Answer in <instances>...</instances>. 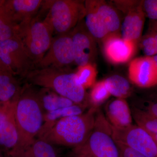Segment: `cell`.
Listing matches in <instances>:
<instances>
[{
    "label": "cell",
    "instance_id": "cell-1",
    "mask_svg": "<svg viewBox=\"0 0 157 157\" xmlns=\"http://www.w3.org/2000/svg\"><path fill=\"white\" fill-rule=\"evenodd\" d=\"M44 112L33 86H22L15 104V122L18 140L11 157H21L38 136L44 122Z\"/></svg>",
    "mask_w": 157,
    "mask_h": 157
},
{
    "label": "cell",
    "instance_id": "cell-2",
    "mask_svg": "<svg viewBox=\"0 0 157 157\" xmlns=\"http://www.w3.org/2000/svg\"><path fill=\"white\" fill-rule=\"evenodd\" d=\"M24 78L29 84L51 90L75 104H89L85 89L78 82L76 73L67 68H36Z\"/></svg>",
    "mask_w": 157,
    "mask_h": 157
},
{
    "label": "cell",
    "instance_id": "cell-3",
    "mask_svg": "<svg viewBox=\"0 0 157 157\" xmlns=\"http://www.w3.org/2000/svg\"><path fill=\"white\" fill-rule=\"evenodd\" d=\"M98 109L90 107L82 114L61 119L40 138L45 139L53 145L73 148L80 146L87 140L92 132Z\"/></svg>",
    "mask_w": 157,
    "mask_h": 157
},
{
    "label": "cell",
    "instance_id": "cell-4",
    "mask_svg": "<svg viewBox=\"0 0 157 157\" xmlns=\"http://www.w3.org/2000/svg\"><path fill=\"white\" fill-rule=\"evenodd\" d=\"M73 157H121L111 125L105 115L98 108L94 126L87 140L73 148Z\"/></svg>",
    "mask_w": 157,
    "mask_h": 157
},
{
    "label": "cell",
    "instance_id": "cell-5",
    "mask_svg": "<svg viewBox=\"0 0 157 157\" xmlns=\"http://www.w3.org/2000/svg\"><path fill=\"white\" fill-rule=\"evenodd\" d=\"M17 36L31 58L37 64L48 51L54 33L47 17L43 21L33 19L17 25Z\"/></svg>",
    "mask_w": 157,
    "mask_h": 157
},
{
    "label": "cell",
    "instance_id": "cell-6",
    "mask_svg": "<svg viewBox=\"0 0 157 157\" xmlns=\"http://www.w3.org/2000/svg\"><path fill=\"white\" fill-rule=\"evenodd\" d=\"M46 17L57 35L68 33L85 17V2L77 0L50 1Z\"/></svg>",
    "mask_w": 157,
    "mask_h": 157
},
{
    "label": "cell",
    "instance_id": "cell-7",
    "mask_svg": "<svg viewBox=\"0 0 157 157\" xmlns=\"http://www.w3.org/2000/svg\"><path fill=\"white\" fill-rule=\"evenodd\" d=\"M0 59L14 75L24 78L36 68V63L17 37L0 40Z\"/></svg>",
    "mask_w": 157,
    "mask_h": 157
},
{
    "label": "cell",
    "instance_id": "cell-8",
    "mask_svg": "<svg viewBox=\"0 0 157 157\" xmlns=\"http://www.w3.org/2000/svg\"><path fill=\"white\" fill-rule=\"evenodd\" d=\"M111 128L113 137L116 141L123 144L145 157H157L156 144L145 129L137 124L123 128L111 125Z\"/></svg>",
    "mask_w": 157,
    "mask_h": 157
},
{
    "label": "cell",
    "instance_id": "cell-9",
    "mask_svg": "<svg viewBox=\"0 0 157 157\" xmlns=\"http://www.w3.org/2000/svg\"><path fill=\"white\" fill-rule=\"evenodd\" d=\"M73 63V42L71 34L68 33L53 37L49 49L37 63L36 68H67Z\"/></svg>",
    "mask_w": 157,
    "mask_h": 157
},
{
    "label": "cell",
    "instance_id": "cell-10",
    "mask_svg": "<svg viewBox=\"0 0 157 157\" xmlns=\"http://www.w3.org/2000/svg\"><path fill=\"white\" fill-rule=\"evenodd\" d=\"M81 21L71 33L74 51V63L78 67L92 64L96 53L95 39Z\"/></svg>",
    "mask_w": 157,
    "mask_h": 157
},
{
    "label": "cell",
    "instance_id": "cell-11",
    "mask_svg": "<svg viewBox=\"0 0 157 157\" xmlns=\"http://www.w3.org/2000/svg\"><path fill=\"white\" fill-rule=\"evenodd\" d=\"M130 80L142 88L157 86V66L152 56L138 57L130 63L128 69Z\"/></svg>",
    "mask_w": 157,
    "mask_h": 157
},
{
    "label": "cell",
    "instance_id": "cell-12",
    "mask_svg": "<svg viewBox=\"0 0 157 157\" xmlns=\"http://www.w3.org/2000/svg\"><path fill=\"white\" fill-rule=\"evenodd\" d=\"M105 56L111 63H123L135 55L137 43L124 39L119 34H111L102 41Z\"/></svg>",
    "mask_w": 157,
    "mask_h": 157
},
{
    "label": "cell",
    "instance_id": "cell-13",
    "mask_svg": "<svg viewBox=\"0 0 157 157\" xmlns=\"http://www.w3.org/2000/svg\"><path fill=\"white\" fill-rule=\"evenodd\" d=\"M44 2L42 0H3L5 11L17 25L33 19Z\"/></svg>",
    "mask_w": 157,
    "mask_h": 157
},
{
    "label": "cell",
    "instance_id": "cell-14",
    "mask_svg": "<svg viewBox=\"0 0 157 157\" xmlns=\"http://www.w3.org/2000/svg\"><path fill=\"white\" fill-rule=\"evenodd\" d=\"M142 4L127 13L121 27L123 39L136 43L141 39L145 17Z\"/></svg>",
    "mask_w": 157,
    "mask_h": 157
},
{
    "label": "cell",
    "instance_id": "cell-15",
    "mask_svg": "<svg viewBox=\"0 0 157 157\" xmlns=\"http://www.w3.org/2000/svg\"><path fill=\"white\" fill-rule=\"evenodd\" d=\"M105 109V117L112 126L123 128L133 124L131 107L126 99L116 98L109 101Z\"/></svg>",
    "mask_w": 157,
    "mask_h": 157
},
{
    "label": "cell",
    "instance_id": "cell-16",
    "mask_svg": "<svg viewBox=\"0 0 157 157\" xmlns=\"http://www.w3.org/2000/svg\"><path fill=\"white\" fill-rule=\"evenodd\" d=\"M15 104L0 126V150L5 157L12 156L18 140L14 115Z\"/></svg>",
    "mask_w": 157,
    "mask_h": 157
},
{
    "label": "cell",
    "instance_id": "cell-17",
    "mask_svg": "<svg viewBox=\"0 0 157 157\" xmlns=\"http://www.w3.org/2000/svg\"><path fill=\"white\" fill-rule=\"evenodd\" d=\"M88 107L86 104H75L63 108L45 113L44 114V122L37 137L41 138L58 121L68 117L82 114Z\"/></svg>",
    "mask_w": 157,
    "mask_h": 157
},
{
    "label": "cell",
    "instance_id": "cell-18",
    "mask_svg": "<svg viewBox=\"0 0 157 157\" xmlns=\"http://www.w3.org/2000/svg\"><path fill=\"white\" fill-rule=\"evenodd\" d=\"M86 14L85 25L88 31L95 39L102 41L110 34L101 17L91 4L90 1H85Z\"/></svg>",
    "mask_w": 157,
    "mask_h": 157
},
{
    "label": "cell",
    "instance_id": "cell-19",
    "mask_svg": "<svg viewBox=\"0 0 157 157\" xmlns=\"http://www.w3.org/2000/svg\"><path fill=\"white\" fill-rule=\"evenodd\" d=\"M110 34H119L121 22L115 9L102 1H90Z\"/></svg>",
    "mask_w": 157,
    "mask_h": 157
},
{
    "label": "cell",
    "instance_id": "cell-20",
    "mask_svg": "<svg viewBox=\"0 0 157 157\" xmlns=\"http://www.w3.org/2000/svg\"><path fill=\"white\" fill-rule=\"evenodd\" d=\"M37 93L44 113L75 104L70 99L48 89L40 88V89L37 90Z\"/></svg>",
    "mask_w": 157,
    "mask_h": 157
},
{
    "label": "cell",
    "instance_id": "cell-21",
    "mask_svg": "<svg viewBox=\"0 0 157 157\" xmlns=\"http://www.w3.org/2000/svg\"><path fill=\"white\" fill-rule=\"evenodd\" d=\"M16 76L11 73L0 74V102H7L17 99L21 91Z\"/></svg>",
    "mask_w": 157,
    "mask_h": 157
},
{
    "label": "cell",
    "instance_id": "cell-22",
    "mask_svg": "<svg viewBox=\"0 0 157 157\" xmlns=\"http://www.w3.org/2000/svg\"><path fill=\"white\" fill-rule=\"evenodd\" d=\"M110 95L117 98H128L132 93V89L129 81L123 76L113 75L104 80Z\"/></svg>",
    "mask_w": 157,
    "mask_h": 157
},
{
    "label": "cell",
    "instance_id": "cell-23",
    "mask_svg": "<svg viewBox=\"0 0 157 157\" xmlns=\"http://www.w3.org/2000/svg\"><path fill=\"white\" fill-rule=\"evenodd\" d=\"M21 157H58L52 144L42 138L35 139L23 153Z\"/></svg>",
    "mask_w": 157,
    "mask_h": 157
},
{
    "label": "cell",
    "instance_id": "cell-24",
    "mask_svg": "<svg viewBox=\"0 0 157 157\" xmlns=\"http://www.w3.org/2000/svg\"><path fill=\"white\" fill-rule=\"evenodd\" d=\"M131 110L133 120L137 125L148 132L157 134V118L133 105Z\"/></svg>",
    "mask_w": 157,
    "mask_h": 157
},
{
    "label": "cell",
    "instance_id": "cell-25",
    "mask_svg": "<svg viewBox=\"0 0 157 157\" xmlns=\"http://www.w3.org/2000/svg\"><path fill=\"white\" fill-rule=\"evenodd\" d=\"M17 25L12 22L5 11L3 0H0V40L17 37Z\"/></svg>",
    "mask_w": 157,
    "mask_h": 157
},
{
    "label": "cell",
    "instance_id": "cell-26",
    "mask_svg": "<svg viewBox=\"0 0 157 157\" xmlns=\"http://www.w3.org/2000/svg\"><path fill=\"white\" fill-rule=\"evenodd\" d=\"M111 96L104 80L95 83L88 96L89 104L90 107L98 108Z\"/></svg>",
    "mask_w": 157,
    "mask_h": 157
},
{
    "label": "cell",
    "instance_id": "cell-27",
    "mask_svg": "<svg viewBox=\"0 0 157 157\" xmlns=\"http://www.w3.org/2000/svg\"><path fill=\"white\" fill-rule=\"evenodd\" d=\"M76 73L78 82L85 89L94 85L97 71L94 65L88 64L78 67Z\"/></svg>",
    "mask_w": 157,
    "mask_h": 157
},
{
    "label": "cell",
    "instance_id": "cell-28",
    "mask_svg": "<svg viewBox=\"0 0 157 157\" xmlns=\"http://www.w3.org/2000/svg\"><path fill=\"white\" fill-rule=\"evenodd\" d=\"M140 40V46L146 56L152 57L157 55V32L149 30Z\"/></svg>",
    "mask_w": 157,
    "mask_h": 157
},
{
    "label": "cell",
    "instance_id": "cell-29",
    "mask_svg": "<svg viewBox=\"0 0 157 157\" xmlns=\"http://www.w3.org/2000/svg\"><path fill=\"white\" fill-rule=\"evenodd\" d=\"M133 106L157 118V95L151 94L146 99L138 100Z\"/></svg>",
    "mask_w": 157,
    "mask_h": 157
},
{
    "label": "cell",
    "instance_id": "cell-30",
    "mask_svg": "<svg viewBox=\"0 0 157 157\" xmlns=\"http://www.w3.org/2000/svg\"><path fill=\"white\" fill-rule=\"evenodd\" d=\"M142 6L145 16L151 20H157V0L144 1Z\"/></svg>",
    "mask_w": 157,
    "mask_h": 157
},
{
    "label": "cell",
    "instance_id": "cell-31",
    "mask_svg": "<svg viewBox=\"0 0 157 157\" xmlns=\"http://www.w3.org/2000/svg\"><path fill=\"white\" fill-rule=\"evenodd\" d=\"M116 142L119 150L121 157H145L138 151L123 144L117 141Z\"/></svg>",
    "mask_w": 157,
    "mask_h": 157
},
{
    "label": "cell",
    "instance_id": "cell-32",
    "mask_svg": "<svg viewBox=\"0 0 157 157\" xmlns=\"http://www.w3.org/2000/svg\"><path fill=\"white\" fill-rule=\"evenodd\" d=\"M142 1H115V3L118 8L122 11H126L127 14L132 9L139 6Z\"/></svg>",
    "mask_w": 157,
    "mask_h": 157
},
{
    "label": "cell",
    "instance_id": "cell-33",
    "mask_svg": "<svg viewBox=\"0 0 157 157\" xmlns=\"http://www.w3.org/2000/svg\"><path fill=\"white\" fill-rule=\"evenodd\" d=\"M17 99L10 102H0V126L9 111L15 104Z\"/></svg>",
    "mask_w": 157,
    "mask_h": 157
},
{
    "label": "cell",
    "instance_id": "cell-34",
    "mask_svg": "<svg viewBox=\"0 0 157 157\" xmlns=\"http://www.w3.org/2000/svg\"><path fill=\"white\" fill-rule=\"evenodd\" d=\"M8 72L12 73V72L10 71L9 68L7 67V66L3 63V62L2 61V60L0 59V74L3 73H8Z\"/></svg>",
    "mask_w": 157,
    "mask_h": 157
},
{
    "label": "cell",
    "instance_id": "cell-35",
    "mask_svg": "<svg viewBox=\"0 0 157 157\" xmlns=\"http://www.w3.org/2000/svg\"><path fill=\"white\" fill-rule=\"evenodd\" d=\"M149 30L157 33V20H151L150 23Z\"/></svg>",
    "mask_w": 157,
    "mask_h": 157
},
{
    "label": "cell",
    "instance_id": "cell-36",
    "mask_svg": "<svg viewBox=\"0 0 157 157\" xmlns=\"http://www.w3.org/2000/svg\"><path fill=\"white\" fill-rule=\"evenodd\" d=\"M147 132H148V131H147ZM149 132V133L150 134L152 137L153 138L157 146V134H154V133H151V132Z\"/></svg>",
    "mask_w": 157,
    "mask_h": 157
},
{
    "label": "cell",
    "instance_id": "cell-37",
    "mask_svg": "<svg viewBox=\"0 0 157 157\" xmlns=\"http://www.w3.org/2000/svg\"><path fill=\"white\" fill-rule=\"evenodd\" d=\"M153 59L154 60L155 63L156 65L157 66V55L155 56H152Z\"/></svg>",
    "mask_w": 157,
    "mask_h": 157
},
{
    "label": "cell",
    "instance_id": "cell-38",
    "mask_svg": "<svg viewBox=\"0 0 157 157\" xmlns=\"http://www.w3.org/2000/svg\"><path fill=\"white\" fill-rule=\"evenodd\" d=\"M156 88L155 90V92L154 93H153L152 94H155V95H157V86H155Z\"/></svg>",
    "mask_w": 157,
    "mask_h": 157
},
{
    "label": "cell",
    "instance_id": "cell-39",
    "mask_svg": "<svg viewBox=\"0 0 157 157\" xmlns=\"http://www.w3.org/2000/svg\"><path fill=\"white\" fill-rule=\"evenodd\" d=\"M0 157H5L1 150H0Z\"/></svg>",
    "mask_w": 157,
    "mask_h": 157
}]
</instances>
